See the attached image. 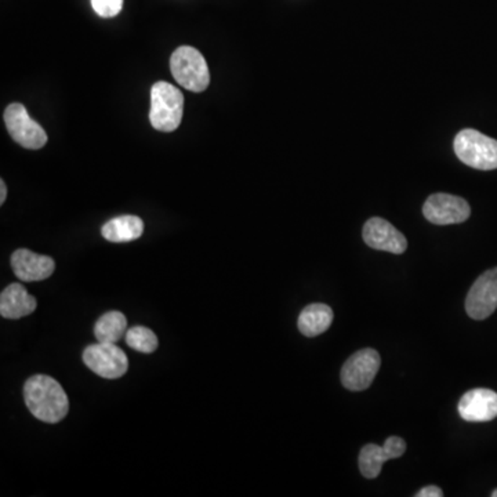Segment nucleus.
<instances>
[{"instance_id":"obj_1","label":"nucleus","mask_w":497,"mask_h":497,"mask_svg":"<svg viewBox=\"0 0 497 497\" xmlns=\"http://www.w3.org/2000/svg\"><path fill=\"white\" fill-rule=\"evenodd\" d=\"M25 405L31 413L45 423H60L69 411L66 391L50 376L36 375L24 386Z\"/></svg>"},{"instance_id":"obj_2","label":"nucleus","mask_w":497,"mask_h":497,"mask_svg":"<svg viewBox=\"0 0 497 497\" xmlns=\"http://www.w3.org/2000/svg\"><path fill=\"white\" fill-rule=\"evenodd\" d=\"M184 112V95L173 84L156 82L151 90L149 120L152 128L172 133L179 128Z\"/></svg>"},{"instance_id":"obj_3","label":"nucleus","mask_w":497,"mask_h":497,"mask_svg":"<svg viewBox=\"0 0 497 497\" xmlns=\"http://www.w3.org/2000/svg\"><path fill=\"white\" fill-rule=\"evenodd\" d=\"M170 71L177 84L190 92H205L210 84V74L205 57L191 46H182L172 54Z\"/></svg>"},{"instance_id":"obj_4","label":"nucleus","mask_w":497,"mask_h":497,"mask_svg":"<svg viewBox=\"0 0 497 497\" xmlns=\"http://www.w3.org/2000/svg\"><path fill=\"white\" fill-rule=\"evenodd\" d=\"M455 152L463 164L473 169H497V140L474 129H466L456 136Z\"/></svg>"},{"instance_id":"obj_5","label":"nucleus","mask_w":497,"mask_h":497,"mask_svg":"<svg viewBox=\"0 0 497 497\" xmlns=\"http://www.w3.org/2000/svg\"><path fill=\"white\" fill-rule=\"evenodd\" d=\"M4 123L15 143L27 149H40L48 143L45 129L30 117L24 105L10 104L4 111Z\"/></svg>"},{"instance_id":"obj_6","label":"nucleus","mask_w":497,"mask_h":497,"mask_svg":"<svg viewBox=\"0 0 497 497\" xmlns=\"http://www.w3.org/2000/svg\"><path fill=\"white\" fill-rule=\"evenodd\" d=\"M84 362L95 375L113 380L128 372L129 360L123 350L112 342H97L87 347L84 352Z\"/></svg>"},{"instance_id":"obj_7","label":"nucleus","mask_w":497,"mask_h":497,"mask_svg":"<svg viewBox=\"0 0 497 497\" xmlns=\"http://www.w3.org/2000/svg\"><path fill=\"white\" fill-rule=\"evenodd\" d=\"M380 354L376 350L365 349L355 352L342 365V383L347 390L363 391L369 388L380 369Z\"/></svg>"},{"instance_id":"obj_8","label":"nucleus","mask_w":497,"mask_h":497,"mask_svg":"<svg viewBox=\"0 0 497 497\" xmlns=\"http://www.w3.org/2000/svg\"><path fill=\"white\" fill-rule=\"evenodd\" d=\"M497 308V267L484 272L471 286L466 298V311L476 321L488 318Z\"/></svg>"},{"instance_id":"obj_9","label":"nucleus","mask_w":497,"mask_h":497,"mask_svg":"<svg viewBox=\"0 0 497 497\" xmlns=\"http://www.w3.org/2000/svg\"><path fill=\"white\" fill-rule=\"evenodd\" d=\"M423 215L430 223L437 226L465 223L471 215L467 200L450 194H434L426 200Z\"/></svg>"},{"instance_id":"obj_10","label":"nucleus","mask_w":497,"mask_h":497,"mask_svg":"<svg viewBox=\"0 0 497 497\" xmlns=\"http://www.w3.org/2000/svg\"><path fill=\"white\" fill-rule=\"evenodd\" d=\"M362 235L365 244L375 251L403 254L408 249L405 235L385 218L372 217L368 220L363 226Z\"/></svg>"},{"instance_id":"obj_11","label":"nucleus","mask_w":497,"mask_h":497,"mask_svg":"<svg viewBox=\"0 0 497 497\" xmlns=\"http://www.w3.org/2000/svg\"><path fill=\"white\" fill-rule=\"evenodd\" d=\"M406 452V442L403 438L390 437L385 442V447L368 444L360 449L359 470L368 480L377 478L383 465L391 458H398Z\"/></svg>"},{"instance_id":"obj_12","label":"nucleus","mask_w":497,"mask_h":497,"mask_svg":"<svg viewBox=\"0 0 497 497\" xmlns=\"http://www.w3.org/2000/svg\"><path fill=\"white\" fill-rule=\"evenodd\" d=\"M458 414L470 423H485L497 417V393L488 388L467 391L457 405Z\"/></svg>"},{"instance_id":"obj_13","label":"nucleus","mask_w":497,"mask_h":497,"mask_svg":"<svg viewBox=\"0 0 497 497\" xmlns=\"http://www.w3.org/2000/svg\"><path fill=\"white\" fill-rule=\"evenodd\" d=\"M12 269L18 280L40 282L53 275L56 262L51 257L33 253L28 249H18L12 254Z\"/></svg>"},{"instance_id":"obj_14","label":"nucleus","mask_w":497,"mask_h":497,"mask_svg":"<svg viewBox=\"0 0 497 497\" xmlns=\"http://www.w3.org/2000/svg\"><path fill=\"white\" fill-rule=\"evenodd\" d=\"M36 298L22 283H12L0 295V315L6 319H20L36 310Z\"/></svg>"},{"instance_id":"obj_15","label":"nucleus","mask_w":497,"mask_h":497,"mask_svg":"<svg viewBox=\"0 0 497 497\" xmlns=\"http://www.w3.org/2000/svg\"><path fill=\"white\" fill-rule=\"evenodd\" d=\"M333 318V311L326 304H310L298 316V331L306 337L319 336L331 328Z\"/></svg>"},{"instance_id":"obj_16","label":"nucleus","mask_w":497,"mask_h":497,"mask_svg":"<svg viewBox=\"0 0 497 497\" xmlns=\"http://www.w3.org/2000/svg\"><path fill=\"white\" fill-rule=\"evenodd\" d=\"M102 236L115 244L136 241L144 233V223L138 216H120L104 224Z\"/></svg>"},{"instance_id":"obj_17","label":"nucleus","mask_w":497,"mask_h":497,"mask_svg":"<svg viewBox=\"0 0 497 497\" xmlns=\"http://www.w3.org/2000/svg\"><path fill=\"white\" fill-rule=\"evenodd\" d=\"M128 333V319L120 311H110L95 322L94 336L97 342L117 344Z\"/></svg>"},{"instance_id":"obj_18","label":"nucleus","mask_w":497,"mask_h":497,"mask_svg":"<svg viewBox=\"0 0 497 497\" xmlns=\"http://www.w3.org/2000/svg\"><path fill=\"white\" fill-rule=\"evenodd\" d=\"M125 337L126 344L135 351L152 354L158 349V337L151 329L144 328V326H135V328L129 329Z\"/></svg>"},{"instance_id":"obj_19","label":"nucleus","mask_w":497,"mask_h":497,"mask_svg":"<svg viewBox=\"0 0 497 497\" xmlns=\"http://www.w3.org/2000/svg\"><path fill=\"white\" fill-rule=\"evenodd\" d=\"M92 7L100 17L112 18L123 9V0H92Z\"/></svg>"},{"instance_id":"obj_20","label":"nucleus","mask_w":497,"mask_h":497,"mask_svg":"<svg viewBox=\"0 0 497 497\" xmlns=\"http://www.w3.org/2000/svg\"><path fill=\"white\" fill-rule=\"evenodd\" d=\"M416 497H442L444 496V493H442L441 488H438V486L430 485L426 486V488L422 489V491L417 492L416 494H414Z\"/></svg>"},{"instance_id":"obj_21","label":"nucleus","mask_w":497,"mask_h":497,"mask_svg":"<svg viewBox=\"0 0 497 497\" xmlns=\"http://www.w3.org/2000/svg\"><path fill=\"white\" fill-rule=\"evenodd\" d=\"M6 197H7L6 182H4V180H2V182H0V205H4V200H6Z\"/></svg>"},{"instance_id":"obj_22","label":"nucleus","mask_w":497,"mask_h":497,"mask_svg":"<svg viewBox=\"0 0 497 497\" xmlns=\"http://www.w3.org/2000/svg\"><path fill=\"white\" fill-rule=\"evenodd\" d=\"M492 497H497V489H494V491L492 492Z\"/></svg>"}]
</instances>
